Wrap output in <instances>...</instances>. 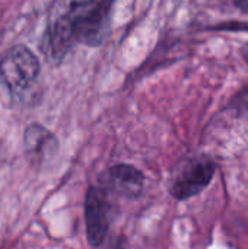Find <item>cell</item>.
<instances>
[{"label": "cell", "mask_w": 248, "mask_h": 249, "mask_svg": "<svg viewBox=\"0 0 248 249\" xmlns=\"http://www.w3.org/2000/svg\"><path fill=\"white\" fill-rule=\"evenodd\" d=\"M108 207L99 190L88 188L85 197V222L86 238L91 247L99 248L108 231Z\"/></svg>", "instance_id": "5b68a950"}, {"label": "cell", "mask_w": 248, "mask_h": 249, "mask_svg": "<svg viewBox=\"0 0 248 249\" xmlns=\"http://www.w3.org/2000/svg\"><path fill=\"white\" fill-rule=\"evenodd\" d=\"M219 29H232V31H235V29H248V22H235V23L231 22L228 25H221Z\"/></svg>", "instance_id": "ba28073f"}, {"label": "cell", "mask_w": 248, "mask_h": 249, "mask_svg": "<svg viewBox=\"0 0 248 249\" xmlns=\"http://www.w3.org/2000/svg\"><path fill=\"white\" fill-rule=\"evenodd\" d=\"M75 44L64 12V1H54L48 12V23L41 50L47 58L60 61Z\"/></svg>", "instance_id": "3957f363"}, {"label": "cell", "mask_w": 248, "mask_h": 249, "mask_svg": "<svg viewBox=\"0 0 248 249\" xmlns=\"http://www.w3.org/2000/svg\"><path fill=\"white\" fill-rule=\"evenodd\" d=\"M243 54H244V58H246V61L248 63V45L243 50Z\"/></svg>", "instance_id": "9c48e42d"}, {"label": "cell", "mask_w": 248, "mask_h": 249, "mask_svg": "<svg viewBox=\"0 0 248 249\" xmlns=\"http://www.w3.org/2000/svg\"><path fill=\"white\" fill-rule=\"evenodd\" d=\"M145 177L132 165L118 163L108 168L105 174L107 187L118 196L126 198H136L143 191Z\"/></svg>", "instance_id": "8992f818"}, {"label": "cell", "mask_w": 248, "mask_h": 249, "mask_svg": "<svg viewBox=\"0 0 248 249\" xmlns=\"http://www.w3.org/2000/svg\"><path fill=\"white\" fill-rule=\"evenodd\" d=\"M113 1H64V12L75 42L101 45L110 32Z\"/></svg>", "instance_id": "6da1fadb"}, {"label": "cell", "mask_w": 248, "mask_h": 249, "mask_svg": "<svg viewBox=\"0 0 248 249\" xmlns=\"http://www.w3.org/2000/svg\"><path fill=\"white\" fill-rule=\"evenodd\" d=\"M215 163L208 158H200L189 162L181 172L174 178L170 193L177 200H187L203 191L213 178Z\"/></svg>", "instance_id": "277c9868"}, {"label": "cell", "mask_w": 248, "mask_h": 249, "mask_svg": "<svg viewBox=\"0 0 248 249\" xmlns=\"http://www.w3.org/2000/svg\"><path fill=\"white\" fill-rule=\"evenodd\" d=\"M37 55L25 45H15L0 60V79L12 90L28 89L39 74Z\"/></svg>", "instance_id": "7a4b0ae2"}, {"label": "cell", "mask_w": 248, "mask_h": 249, "mask_svg": "<svg viewBox=\"0 0 248 249\" xmlns=\"http://www.w3.org/2000/svg\"><path fill=\"white\" fill-rule=\"evenodd\" d=\"M23 143L26 152L32 155L38 162H42L44 159L54 155L58 147L56 137L39 124H31L26 128L23 134Z\"/></svg>", "instance_id": "52a82bcc"}]
</instances>
